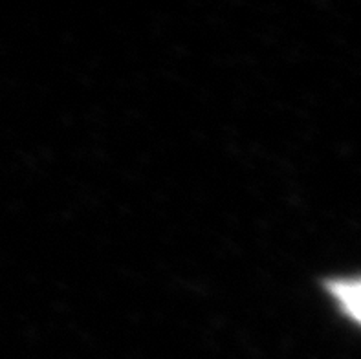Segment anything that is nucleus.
<instances>
[{
  "instance_id": "1",
  "label": "nucleus",
  "mask_w": 361,
  "mask_h": 359,
  "mask_svg": "<svg viewBox=\"0 0 361 359\" xmlns=\"http://www.w3.org/2000/svg\"><path fill=\"white\" fill-rule=\"evenodd\" d=\"M330 296L338 300L339 308L348 317L361 324V279L329 282Z\"/></svg>"
}]
</instances>
